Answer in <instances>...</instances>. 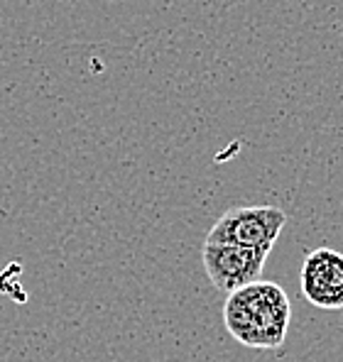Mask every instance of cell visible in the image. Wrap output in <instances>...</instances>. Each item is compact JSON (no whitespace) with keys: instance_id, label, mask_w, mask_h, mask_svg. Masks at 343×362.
Masks as SVG:
<instances>
[{"instance_id":"1","label":"cell","mask_w":343,"mask_h":362,"mask_svg":"<svg viewBox=\"0 0 343 362\" xmlns=\"http://www.w3.org/2000/svg\"><path fill=\"white\" fill-rule=\"evenodd\" d=\"M287 291L275 281H253L233 294L223 303V323L228 333L245 348L275 350L285 343L289 331Z\"/></svg>"},{"instance_id":"2","label":"cell","mask_w":343,"mask_h":362,"mask_svg":"<svg viewBox=\"0 0 343 362\" xmlns=\"http://www.w3.org/2000/svg\"><path fill=\"white\" fill-rule=\"evenodd\" d=\"M287 223V213L277 206H235L223 213L203 243L240 245L270 252Z\"/></svg>"},{"instance_id":"3","label":"cell","mask_w":343,"mask_h":362,"mask_svg":"<svg viewBox=\"0 0 343 362\" xmlns=\"http://www.w3.org/2000/svg\"><path fill=\"white\" fill-rule=\"evenodd\" d=\"M267 255L270 252H265V250L240 247V245H201L203 269H206V276L211 279L213 289L221 291V294H233L240 286L257 281L262 267H265Z\"/></svg>"},{"instance_id":"4","label":"cell","mask_w":343,"mask_h":362,"mask_svg":"<svg viewBox=\"0 0 343 362\" xmlns=\"http://www.w3.org/2000/svg\"><path fill=\"white\" fill-rule=\"evenodd\" d=\"M299 286L312 306L324 311L343 308V252L331 247L309 252L299 269Z\"/></svg>"}]
</instances>
